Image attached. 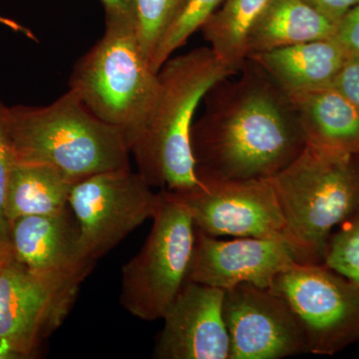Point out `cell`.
<instances>
[{
	"mask_svg": "<svg viewBox=\"0 0 359 359\" xmlns=\"http://www.w3.org/2000/svg\"><path fill=\"white\" fill-rule=\"evenodd\" d=\"M205 94L191 145L198 181L273 179L306 146L290 97L245 61Z\"/></svg>",
	"mask_w": 359,
	"mask_h": 359,
	"instance_id": "cell-1",
	"label": "cell"
},
{
	"mask_svg": "<svg viewBox=\"0 0 359 359\" xmlns=\"http://www.w3.org/2000/svg\"><path fill=\"white\" fill-rule=\"evenodd\" d=\"M238 72L210 47H198L163 65L154 101L130 144L138 173L149 185L172 192L199 185L191 145L196 111L214 85Z\"/></svg>",
	"mask_w": 359,
	"mask_h": 359,
	"instance_id": "cell-2",
	"label": "cell"
},
{
	"mask_svg": "<svg viewBox=\"0 0 359 359\" xmlns=\"http://www.w3.org/2000/svg\"><path fill=\"white\" fill-rule=\"evenodd\" d=\"M14 163L54 168L77 183L130 168L124 133L97 118L71 90L43 107L6 108Z\"/></svg>",
	"mask_w": 359,
	"mask_h": 359,
	"instance_id": "cell-3",
	"label": "cell"
},
{
	"mask_svg": "<svg viewBox=\"0 0 359 359\" xmlns=\"http://www.w3.org/2000/svg\"><path fill=\"white\" fill-rule=\"evenodd\" d=\"M271 180L299 263L323 264L334 229L359 211V154L306 144Z\"/></svg>",
	"mask_w": 359,
	"mask_h": 359,
	"instance_id": "cell-4",
	"label": "cell"
},
{
	"mask_svg": "<svg viewBox=\"0 0 359 359\" xmlns=\"http://www.w3.org/2000/svg\"><path fill=\"white\" fill-rule=\"evenodd\" d=\"M158 73L144 55L134 21L106 20L105 32L71 73L69 90L127 143L140 131L154 101Z\"/></svg>",
	"mask_w": 359,
	"mask_h": 359,
	"instance_id": "cell-5",
	"label": "cell"
},
{
	"mask_svg": "<svg viewBox=\"0 0 359 359\" xmlns=\"http://www.w3.org/2000/svg\"><path fill=\"white\" fill-rule=\"evenodd\" d=\"M150 235L140 252L122 269L120 302L142 320H162L188 280L196 226L176 194L161 192Z\"/></svg>",
	"mask_w": 359,
	"mask_h": 359,
	"instance_id": "cell-6",
	"label": "cell"
},
{
	"mask_svg": "<svg viewBox=\"0 0 359 359\" xmlns=\"http://www.w3.org/2000/svg\"><path fill=\"white\" fill-rule=\"evenodd\" d=\"M271 290L294 311L309 353L332 356L359 341V289L325 264L295 263Z\"/></svg>",
	"mask_w": 359,
	"mask_h": 359,
	"instance_id": "cell-7",
	"label": "cell"
},
{
	"mask_svg": "<svg viewBox=\"0 0 359 359\" xmlns=\"http://www.w3.org/2000/svg\"><path fill=\"white\" fill-rule=\"evenodd\" d=\"M161 193L131 168L102 172L73 186L69 207L82 254L95 262L157 212Z\"/></svg>",
	"mask_w": 359,
	"mask_h": 359,
	"instance_id": "cell-8",
	"label": "cell"
},
{
	"mask_svg": "<svg viewBox=\"0 0 359 359\" xmlns=\"http://www.w3.org/2000/svg\"><path fill=\"white\" fill-rule=\"evenodd\" d=\"M83 280L35 273L13 257L0 271V344L29 358L65 323Z\"/></svg>",
	"mask_w": 359,
	"mask_h": 359,
	"instance_id": "cell-9",
	"label": "cell"
},
{
	"mask_svg": "<svg viewBox=\"0 0 359 359\" xmlns=\"http://www.w3.org/2000/svg\"><path fill=\"white\" fill-rule=\"evenodd\" d=\"M173 193L196 228L212 237L285 238V219L271 179L200 182L191 190Z\"/></svg>",
	"mask_w": 359,
	"mask_h": 359,
	"instance_id": "cell-10",
	"label": "cell"
},
{
	"mask_svg": "<svg viewBox=\"0 0 359 359\" xmlns=\"http://www.w3.org/2000/svg\"><path fill=\"white\" fill-rule=\"evenodd\" d=\"M230 359H282L309 353L299 320L271 289L242 283L224 290Z\"/></svg>",
	"mask_w": 359,
	"mask_h": 359,
	"instance_id": "cell-11",
	"label": "cell"
},
{
	"mask_svg": "<svg viewBox=\"0 0 359 359\" xmlns=\"http://www.w3.org/2000/svg\"><path fill=\"white\" fill-rule=\"evenodd\" d=\"M299 263L283 238H238L219 241L196 228L188 280L222 290L250 283L271 289L278 275Z\"/></svg>",
	"mask_w": 359,
	"mask_h": 359,
	"instance_id": "cell-12",
	"label": "cell"
},
{
	"mask_svg": "<svg viewBox=\"0 0 359 359\" xmlns=\"http://www.w3.org/2000/svg\"><path fill=\"white\" fill-rule=\"evenodd\" d=\"M224 295L217 287L187 280L163 316L154 358L230 359Z\"/></svg>",
	"mask_w": 359,
	"mask_h": 359,
	"instance_id": "cell-13",
	"label": "cell"
},
{
	"mask_svg": "<svg viewBox=\"0 0 359 359\" xmlns=\"http://www.w3.org/2000/svg\"><path fill=\"white\" fill-rule=\"evenodd\" d=\"M9 241L14 259L35 273L85 280L95 264L82 254L76 219L68 210L15 219L9 224Z\"/></svg>",
	"mask_w": 359,
	"mask_h": 359,
	"instance_id": "cell-14",
	"label": "cell"
},
{
	"mask_svg": "<svg viewBox=\"0 0 359 359\" xmlns=\"http://www.w3.org/2000/svg\"><path fill=\"white\" fill-rule=\"evenodd\" d=\"M348 56L330 37L250 54L247 59L292 97L332 86Z\"/></svg>",
	"mask_w": 359,
	"mask_h": 359,
	"instance_id": "cell-15",
	"label": "cell"
},
{
	"mask_svg": "<svg viewBox=\"0 0 359 359\" xmlns=\"http://www.w3.org/2000/svg\"><path fill=\"white\" fill-rule=\"evenodd\" d=\"M306 144L359 154V108L334 86L290 97Z\"/></svg>",
	"mask_w": 359,
	"mask_h": 359,
	"instance_id": "cell-16",
	"label": "cell"
},
{
	"mask_svg": "<svg viewBox=\"0 0 359 359\" xmlns=\"http://www.w3.org/2000/svg\"><path fill=\"white\" fill-rule=\"evenodd\" d=\"M335 29L337 23L304 0H269L250 28L247 54L330 39Z\"/></svg>",
	"mask_w": 359,
	"mask_h": 359,
	"instance_id": "cell-17",
	"label": "cell"
},
{
	"mask_svg": "<svg viewBox=\"0 0 359 359\" xmlns=\"http://www.w3.org/2000/svg\"><path fill=\"white\" fill-rule=\"evenodd\" d=\"M74 182L54 168L13 163L7 187L6 217L11 224L29 216H55L67 211Z\"/></svg>",
	"mask_w": 359,
	"mask_h": 359,
	"instance_id": "cell-18",
	"label": "cell"
},
{
	"mask_svg": "<svg viewBox=\"0 0 359 359\" xmlns=\"http://www.w3.org/2000/svg\"><path fill=\"white\" fill-rule=\"evenodd\" d=\"M269 0H224L202 26L203 35L219 60L240 71L247 61L250 28Z\"/></svg>",
	"mask_w": 359,
	"mask_h": 359,
	"instance_id": "cell-19",
	"label": "cell"
},
{
	"mask_svg": "<svg viewBox=\"0 0 359 359\" xmlns=\"http://www.w3.org/2000/svg\"><path fill=\"white\" fill-rule=\"evenodd\" d=\"M224 0H186L181 13L161 39L151 58V68L158 73L174 52L201 29Z\"/></svg>",
	"mask_w": 359,
	"mask_h": 359,
	"instance_id": "cell-20",
	"label": "cell"
},
{
	"mask_svg": "<svg viewBox=\"0 0 359 359\" xmlns=\"http://www.w3.org/2000/svg\"><path fill=\"white\" fill-rule=\"evenodd\" d=\"M185 2L186 0H135V30L149 63Z\"/></svg>",
	"mask_w": 359,
	"mask_h": 359,
	"instance_id": "cell-21",
	"label": "cell"
},
{
	"mask_svg": "<svg viewBox=\"0 0 359 359\" xmlns=\"http://www.w3.org/2000/svg\"><path fill=\"white\" fill-rule=\"evenodd\" d=\"M323 264L359 289V211L332 233Z\"/></svg>",
	"mask_w": 359,
	"mask_h": 359,
	"instance_id": "cell-22",
	"label": "cell"
},
{
	"mask_svg": "<svg viewBox=\"0 0 359 359\" xmlns=\"http://www.w3.org/2000/svg\"><path fill=\"white\" fill-rule=\"evenodd\" d=\"M6 112V108L0 105V241L11 243L9 224L6 217V199L14 161L7 134Z\"/></svg>",
	"mask_w": 359,
	"mask_h": 359,
	"instance_id": "cell-23",
	"label": "cell"
},
{
	"mask_svg": "<svg viewBox=\"0 0 359 359\" xmlns=\"http://www.w3.org/2000/svg\"><path fill=\"white\" fill-rule=\"evenodd\" d=\"M332 86L359 108V55H349Z\"/></svg>",
	"mask_w": 359,
	"mask_h": 359,
	"instance_id": "cell-24",
	"label": "cell"
},
{
	"mask_svg": "<svg viewBox=\"0 0 359 359\" xmlns=\"http://www.w3.org/2000/svg\"><path fill=\"white\" fill-rule=\"evenodd\" d=\"M334 37L348 55H359V4L337 22Z\"/></svg>",
	"mask_w": 359,
	"mask_h": 359,
	"instance_id": "cell-25",
	"label": "cell"
},
{
	"mask_svg": "<svg viewBox=\"0 0 359 359\" xmlns=\"http://www.w3.org/2000/svg\"><path fill=\"white\" fill-rule=\"evenodd\" d=\"M304 1L337 25L351 8L359 4V0H304Z\"/></svg>",
	"mask_w": 359,
	"mask_h": 359,
	"instance_id": "cell-26",
	"label": "cell"
},
{
	"mask_svg": "<svg viewBox=\"0 0 359 359\" xmlns=\"http://www.w3.org/2000/svg\"><path fill=\"white\" fill-rule=\"evenodd\" d=\"M106 20L134 21L135 0H101Z\"/></svg>",
	"mask_w": 359,
	"mask_h": 359,
	"instance_id": "cell-27",
	"label": "cell"
},
{
	"mask_svg": "<svg viewBox=\"0 0 359 359\" xmlns=\"http://www.w3.org/2000/svg\"><path fill=\"white\" fill-rule=\"evenodd\" d=\"M13 259L11 243L0 241V271Z\"/></svg>",
	"mask_w": 359,
	"mask_h": 359,
	"instance_id": "cell-28",
	"label": "cell"
},
{
	"mask_svg": "<svg viewBox=\"0 0 359 359\" xmlns=\"http://www.w3.org/2000/svg\"><path fill=\"white\" fill-rule=\"evenodd\" d=\"M1 358H18V356H16L15 354L13 353V351H11L8 348H6V346H1V344H0V359Z\"/></svg>",
	"mask_w": 359,
	"mask_h": 359,
	"instance_id": "cell-29",
	"label": "cell"
}]
</instances>
